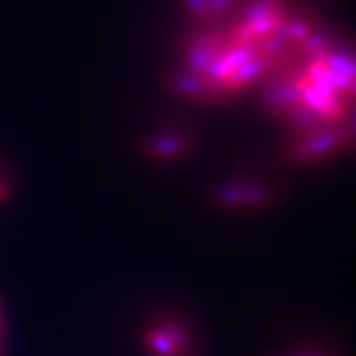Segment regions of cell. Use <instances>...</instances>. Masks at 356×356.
<instances>
[{
    "label": "cell",
    "mask_w": 356,
    "mask_h": 356,
    "mask_svg": "<svg viewBox=\"0 0 356 356\" xmlns=\"http://www.w3.org/2000/svg\"><path fill=\"white\" fill-rule=\"evenodd\" d=\"M319 35L296 0H236L188 39L175 83L188 97L225 99L263 86Z\"/></svg>",
    "instance_id": "cell-1"
},
{
    "label": "cell",
    "mask_w": 356,
    "mask_h": 356,
    "mask_svg": "<svg viewBox=\"0 0 356 356\" xmlns=\"http://www.w3.org/2000/svg\"><path fill=\"white\" fill-rule=\"evenodd\" d=\"M353 64L324 33L263 85L266 104L294 128L293 154L318 158L346 143L353 107Z\"/></svg>",
    "instance_id": "cell-2"
},
{
    "label": "cell",
    "mask_w": 356,
    "mask_h": 356,
    "mask_svg": "<svg viewBox=\"0 0 356 356\" xmlns=\"http://www.w3.org/2000/svg\"><path fill=\"white\" fill-rule=\"evenodd\" d=\"M141 344L147 356H196L197 341L187 321L174 315H161L147 322L141 332Z\"/></svg>",
    "instance_id": "cell-3"
},
{
    "label": "cell",
    "mask_w": 356,
    "mask_h": 356,
    "mask_svg": "<svg viewBox=\"0 0 356 356\" xmlns=\"http://www.w3.org/2000/svg\"><path fill=\"white\" fill-rule=\"evenodd\" d=\"M280 356H337L331 349L318 348V346H309V348H297L293 350H288Z\"/></svg>",
    "instance_id": "cell-4"
},
{
    "label": "cell",
    "mask_w": 356,
    "mask_h": 356,
    "mask_svg": "<svg viewBox=\"0 0 356 356\" xmlns=\"http://www.w3.org/2000/svg\"><path fill=\"white\" fill-rule=\"evenodd\" d=\"M10 192H13V186H10L9 178L0 171V205L8 202Z\"/></svg>",
    "instance_id": "cell-5"
},
{
    "label": "cell",
    "mask_w": 356,
    "mask_h": 356,
    "mask_svg": "<svg viewBox=\"0 0 356 356\" xmlns=\"http://www.w3.org/2000/svg\"><path fill=\"white\" fill-rule=\"evenodd\" d=\"M3 344H5V322L2 316V310H0V356L3 352Z\"/></svg>",
    "instance_id": "cell-6"
}]
</instances>
